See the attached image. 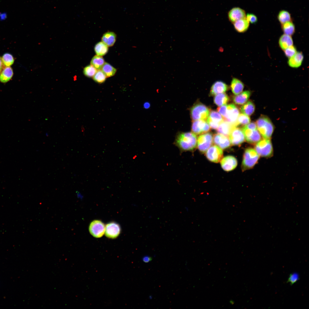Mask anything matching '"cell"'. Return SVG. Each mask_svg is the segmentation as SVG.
Instances as JSON below:
<instances>
[{
	"mask_svg": "<svg viewBox=\"0 0 309 309\" xmlns=\"http://www.w3.org/2000/svg\"><path fill=\"white\" fill-rule=\"evenodd\" d=\"M279 42L280 47L284 50L293 44L291 36L284 34L280 37Z\"/></svg>",
	"mask_w": 309,
	"mask_h": 309,
	"instance_id": "cell-26",
	"label": "cell"
},
{
	"mask_svg": "<svg viewBox=\"0 0 309 309\" xmlns=\"http://www.w3.org/2000/svg\"><path fill=\"white\" fill-rule=\"evenodd\" d=\"M255 149L258 154L262 157H270L273 153V147L270 139L260 140L256 144Z\"/></svg>",
	"mask_w": 309,
	"mask_h": 309,
	"instance_id": "cell-5",
	"label": "cell"
},
{
	"mask_svg": "<svg viewBox=\"0 0 309 309\" xmlns=\"http://www.w3.org/2000/svg\"><path fill=\"white\" fill-rule=\"evenodd\" d=\"M93 79L96 82L102 83L104 82L107 78L101 70H98L93 77Z\"/></svg>",
	"mask_w": 309,
	"mask_h": 309,
	"instance_id": "cell-37",
	"label": "cell"
},
{
	"mask_svg": "<svg viewBox=\"0 0 309 309\" xmlns=\"http://www.w3.org/2000/svg\"><path fill=\"white\" fill-rule=\"evenodd\" d=\"M1 58L4 66L6 67L10 66L14 62V60L13 56L8 53L4 54Z\"/></svg>",
	"mask_w": 309,
	"mask_h": 309,
	"instance_id": "cell-35",
	"label": "cell"
},
{
	"mask_svg": "<svg viewBox=\"0 0 309 309\" xmlns=\"http://www.w3.org/2000/svg\"><path fill=\"white\" fill-rule=\"evenodd\" d=\"M121 232L120 225L113 222H110L105 226V235L108 238L114 239L117 237Z\"/></svg>",
	"mask_w": 309,
	"mask_h": 309,
	"instance_id": "cell-14",
	"label": "cell"
},
{
	"mask_svg": "<svg viewBox=\"0 0 309 309\" xmlns=\"http://www.w3.org/2000/svg\"><path fill=\"white\" fill-rule=\"evenodd\" d=\"M94 49L97 55L101 56L105 55L108 50V46L102 42L97 43L95 45Z\"/></svg>",
	"mask_w": 309,
	"mask_h": 309,
	"instance_id": "cell-31",
	"label": "cell"
},
{
	"mask_svg": "<svg viewBox=\"0 0 309 309\" xmlns=\"http://www.w3.org/2000/svg\"><path fill=\"white\" fill-rule=\"evenodd\" d=\"M239 114L237 107L234 104L226 105V109L225 116L223 117L224 121L233 124L237 127L236 122Z\"/></svg>",
	"mask_w": 309,
	"mask_h": 309,
	"instance_id": "cell-7",
	"label": "cell"
},
{
	"mask_svg": "<svg viewBox=\"0 0 309 309\" xmlns=\"http://www.w3.org/2000/svg\"><path fill=\"white\" fill-rule=\"evenodd\" d=\"M244 134L245 139L250 143H255L261 140V134L258 130H252L243 127L241 128Z\"/></svg>",
	"mask_w": 309,
	"mask_h": 309,
	"instance_id": "cell-12",
	"label": "cell"
},
{
	"mask_svg": "<svg viewBox=\"0 0 309 309\" xmlns=\"http://www.w3.org/2000/svg\"><path fill=\"white\" fill-rule=\"evenodd\" d=\"M104 63L103 58L101 56L98 55L93 57L90 62L91 65L97 70H100Z\"/></svg>",
	"mask_w": 309,
	"mask_h": 309,
	"instance_id": "cell-32",
	"label": "cell"
},
{
	"mask_svg": "<svg viewBox=\"0 0 309 309\" xmlns=\"http://www.w3.org/2000/svg\"><path fill=\"white\" fill-rule=\"evenodd\" d=\"M257 129L265 139H270L274 130V126L270 120L265 116H262L257 120Z\"/></svg>",
	"mask_w": 309,
	"mask_h": 309,
	"instance_id": "cell-2",
	"label": "cell"
},
{
	"mask_svg": "<svg viewBox=\"0 0 309 309\" xmlns=\"http://www.w3.org/2000/svg\"><path fill=\"white\" fill-rule=\"evenodd\" d=\"M251 120L248 116L241 113L239 114L236 122L237 127L241 125L245 126L250 122Z\"/></svg>",
	"mask_w": 309,
	"mask_h": 309,
	"instance_id": "cell-34",
	"label": "cell"
},
{
	"mask_svg": "<svg viewBox=\"0 0 309 309\" xmlns=\"http://www.w3.org/2000/svg\"><path fill=\"white\" fill-rule=\"evenodd\" d=\"M245 127L252 130L257 129L256 123L254 122H250L244 126Z\"/></svg>",
	"mask_w": 309,
	"mask_h": 309,
	"instance_id": "cell-41",
	"label": "cell"
},
{
	"mask_svg": "<svg viewBox=\"0 0 309 309\" xmlns=\"http://www.w3.org/2000/svg\"><path fill=\"white\" fill-rule=\"evenodd\" d=\"M116 35L113 32H107L104 33L102 37V41L108 47L113 46L116 39Z\"/></svg>",
	"mask_w": 309,
	"mask_h": 309,
	"instance_id": "cell-25",
	"label": "cell"
},
{
	"mask_svg": "<svg viewBox=\"0 0 309 309\" xmlns=\"http://www.w3.org/2000/svg\"><path fill=\"white\" fill-rule=\"evenodd\" d=\"M105 226L101 221L94 220L90 223L89 230L90 233L96 238L102 237L105 232Z\"/></svg>",
	"mask_w": 309,
	"mask_h": 309,
	"instance_id": "cell-8",
	"label": "cell"
},
{
	"mask_svg": "<svg viewBox=\"0 0 309 309\" xmlns=\"http://www.w3.org/2000/svg\"><path fill=\"white\" fill-rule=\"evenodd\" d=\"M220 164L223 169L226 171H229L236 167L237 165V161L235 157L229 155L222 159Z\"/></svg>",
	"mask_w": 309,
	"mask_h": 309,
	"instance_id": "cell-16",
	"label": "cell"
},
{
	"mask_svg": "<svg viewBox=\"0 0 309 309\" xmlns=\"http://www.w3.org/2000/svg\"><path fill=\"white\" fill-rule=\"evenodd\" d=\"M277 19L282 24L288 21H292L291 15L289 12L285 10L280 11L277 15Z\"/></svg>",
	"mask_w": 309,
	"mask_h": 309,
	"instance_id": "cell-29",
	"label": "cell"
},
{
	"mask_svg": "<svg viewBox=\"0 0 309 309\" xmlns=\"http://www.w3.org/2000/svg\"><path fill=\"white\" fill-rule=\"evenodd\" d=\"M260 158V155L254 149L249 148H246L244 152L241 167L243 171L250 169L256 164Z\"/></svg>",
	"mask_w": 309,
	"mask_h": 309,
	"instance_id": "cell-3",
	"label": "cell"
},
{
	"mask_svg": "<svg viewBox=\"0 0 309 309\" xmlns=\"http://www.w3.org/2000/svg\"><path fill=\"white\" fill-rule=\"evenodd\" d=\"M206 156L209 161L214 163H218L223 156L222 149L216 145L210 147L206 151Z\"/></svg>",
	"mask_w": 309,
	"mask_h": 309,
	"instance_id": "cell-9",
	"label": "cell"
},
{
	"mask_svg": "<svg viewBox=\"0 0 309 309\" xmlns=\"http://www.w3.org/2000/svg\"><path fill=\"white\" fill-rule=\"evenodd\" d=\"M282 25V29L284 34L291 36L295 32V26L292 21L285 22Z\"/></svg>",
	"mask_w": 309,
	"mask_h": 309,
	"instance_id": "cell-28",
	"label": "cell"
},
{
	"mask_svg": "<svg viewBox=\"0 0 309 309\" xmlns=\"http://www.w3.org/2000/svg\"><path fill=\"white\" fill-rule=\"evenodd\" d=\"M197 139L196 135L192 132H181L176 135L174 144L181 152L192 151L197 146Z\"/></svg>",
	"mask_w": 309,
	"mask_h": 309,
	"instance_id": "cell-1",
	"label": "cell"
},
{
	"mask_svg": "<svg viewBox=\"0 0 309 309\" xmlns=\"http://www.w3.org/2000/svg\"><path fill=\"white\" fill-rule=\"evenodd\" d=\"M213 135L211 132L200 135L197 139V146L199 151L204 153L211 146L213 142Z\"/></svg>",
	"mask_w": 309,
	"mask_h": 309,
	"instance_id": "cell-6",
	"label": "cell"
},
{
	"mask_svg": "<svg viewBox=\"0 0 309 309\" xmlns=\"http://www.w3.org/2000/svg\"><path fill=\"white\" fill-rule=\"evenodd\" d=\"M240 110L242 113L249 116L254 112L255 106L251 101H249L241 106Z\"/></svg>",
	"mask_w": 309,
	"mask_h": 309,
	"instance_id": "cell-30",
	"label": "cell"
},
{
	"mask_svg": "<svg viewBox=\"0 0 309 309\" xmlns=\"http://www.w3.org/2000/svg\"><path fill=\"white\" fill-rule=\"evenodd\" d=\"M7 14L6 12L0 13V20L3 21L5 20L7 18Z\"/></svg>",
	"mask_w": 309,
	"mask_h": 309,
	"instance_id": "cell-43",
	"label": "cell"
},
{
	"mask_svg": "<svg viewBox=\"0 0 309 309\" xmlns=\"http://www.w3.org/2000/svg\"><path fill=\"white\" fill-rule=\"evenodd\" d=\"M235 127L233 124L224 121L219 124L217 131L218 133L228 136L232 130Z\"/></svg>",
	"mask_w": 309,
	"mask_h": 309,
	"instance_id": "cell-19",
	"label": "cell"
},
{
	"mask_svg": "<svg viewBox=\"0 0 309 309\" xmlns=\"http://www.w3.org/2000/svg\"><path fill=\"white\" fill-rule=\"evenodd\" d=\"M244 87L243 83L238 79L233 78L231 81V88L232 92L235 95H237L241 93Z\"/></svg>",
	"mask_w": 309,
	"mask_h": 309,
	"instance_id": "cell-24",
	"label": "cell"
},
{
	"mask_svg": "<svg viewBox=\"0 0 309 309\" xmlns=\"http://www.w3.org/2000/svg\"><path fill=\"white\" fill-rule=\"evenodd\" d=\"M210 127L205 120H202L193 121L191 126V131L196 135L205 133L210 130Z\"/></svg>",
	"mask_w": 309,
	"mask_h": 309,
	"instance_id": "cell-10",
	"label": "cell"
},
{
	"mask_svg": "<svg viewBox=\"0 0 309 309\" xmlns=\"http://www.w3.org/2000/svg\"><path fill=\"white\" fill-rule=\"evenodd\" d=\"M229 101L228 96L224 93L216 95L214 98V103L219 106L226 105Z\"/></svg>",
	"mask_w": 309,
	"mask_h": 309,
	"instance_id": "cell-27",
	"label": "cell"
},
{
	"mask_svg": "<svg viewBox=\"0 0 309 309\" xmlns=\"http://www.w3.org/2000/svg\"><path fill=\"white\" fill-rule=\"evenodd\" d=\"M13 75L12 68L10 66L4 67L0 73V81L5 83L11 80Z\"/></svg>",
	"mask_w": 309,
	"mask_h": 309,
	"instance_id": "cell-23",
	"label": "cell"
},
{
	"mask_svg": "<svg viewBox=\"0 0 309 309\" xmlns=\"http://www.w3.org/2000/svg\"><path fill=\"white\" fill-rule=\"evenodd\" d=\"M4 66L2 60V58L0 57V73L4 67Z\"/></svg>",
	"mask_w": 309,
	"mask_h": 309,
	"instance_id": "cell-44",
	"label": "cell"
},
{
	"mask_svg": "<svg viewBox=\"0 0 309 309\" xmlns=\"http://www.w3.org/2000/svg\"><path fill=\"white\" fill-rule=\"evenodd\" d=\"M190 112L193 121L199 120H205L209 116L210 110L203 104L197 102L191 107Z\"/></svg>",
	"mask_w": 309,
	"mask_h": 309,
	"instance_id": "cell-4",
	"label": "cell"
},
{
	"mask_svg": "<svg viewBox=\"0 0 309 309\" xmlns=\"http://www.w3.org/2000/svg\"><path fill=\"white\" fill-rule=\"evenodd\" d=\"M213 142L222 149L228 148L231 144L228 136L219 133L214 135L213 137Z\"/></svg>",
	"mask_w": 309,
	"mask_h": 309,
	"instance_id": "cell-17",
	"label": "cell"
},
{
	"mask_svg": "<svg viewBox=\"0 0 309 309\" xmlns=\"http://www.w3.org/2000/svg\"><path fill=\"white\" fill-rule=\"evenodd\" d=\"M185 209L187 212H188L189 210L188 208L187 207H185Z\"/></svg>",
	"mask_w": 309,
	"mask_h": 309,
	"instance_id": "cell-45",
	"label": "cell"
},
{
	"mask_svg": "<svg viewBox=\"0 0 309 309\" xmlns=\"http://www.w3.org/2000/svg\"><path fill=\"white\" fill-rule=\"evenodd\" d=\"M251 94V92L249 91H244L240 94L234 96L233 98V101L236 104H243L247 102Z\"/></svg>",
	"mask_w": 309,
	"mask_h": 309,
	"instance_id": "cell-22",
	"label": "cell"
},
{
	"mask_svg": "<svg viewBox=\"0 0 309 309\" xmlns=\"http://www.w3.org/2000/svg\"><path fill=\"white\" fill-rule=\"evenodd\" d=\"M304 56L302 52H296L293 56L289 58L288 64L291 67L298 68L301 65Z\"/></svg>",
	"mask_w": 309,
	"mask_h": 309,
	"instance_id": "cell-20",
	"label": "cell"
},
{
	"mask_svg": "<svg viewBox=\"0 0 309 309\" xmlns=\"http://www.w3.org/2000/svg\"><path fill=\"white\" fill-rule=\"evenodd\" d=\"M97 70L92 65H88L84 69V74L88 78L93 77L97 71Z\"/></svg>",
	"mask_w": 309,
	"mask_h": 309,
	"instance_id": "cell-36",
	"label": "cell"
},
{
	"mask_svg": "<svg viewBox=\"0 0 309 309\" xmlns=\"http://www.w3.org/2000/svg\"><path fill=\"white\" fill-rule=\"evenodd\" d=\"M231 144L233 145H239L245 140L243 132L241 128L237 127L233 128L229 135Z\"/></svg>",
	"mask_w": 309,
	"mask_h": 309,
	"instance_id": "cell-11",
	"label": "cell"
},
{
	"mask_svg": "<svg viewBox=\"0 0 309 309\" xmlns=\"http://www.w3.org/2000/svg\"><path fill=\"white\" fill-rule=\"evenodd\" d=\"M246 19L249 23L252 24H255L258 21L257 16L254 14L252 13H248L246 14Z\"/></svg>",
	"mask_w": 309,
	"mask_h": 309,
	"instance_id": "cell-39",
	"label": "cell"
},
{
	"mask_svg": "<svg viewBox=\"0 0 309 309\" xmlns=\"http://www.w3.org/2000/svg\"><path fill=\"white\" fill-rule=\"evenodd\" d=\"M284 50L285 55L289 58L292 57L297 52L296 48L293 45L288 47Z\"/></svg>",
	"mask_w": 309,
	"mask_h": 309,
	"instance_id": "cell-38",
	"label": "cell"
},
{
	"mask_svg": "<svg viewBox=\"0 0 309 309\" xmlns=\"http://www.w3.org/2000/svg\"><path fill=\"white\" fill-rule=\"evenodd\" d=\"M246 14L244 9L238 7H235L229 10L227 17L229 21L233 23L239 20L246 18Z\"/></svg>",
	"mask_w": 309,
	"mask_h": 309,
	"instance_id": "cell-15",
	"label": "cell"
},
{
	"mask_svg": "<svg viewBox=\"0 0 309 309\" xmlns=\"http://www.w3.org/2000/svg\"><path fill=\"white\" fill-rule=\"evenodd\" d=\"M299 279V274L297 273H294L290 275L287 282L292 285L297 282Z\"/></svg>",
	"mask_w": 309,
	"mask_h": 309,
	"instance_id": "cell-40",
	"label": "cell"
},
{
	"mask_svg": "<svg viewBox=\"0 0 309 309\" xmlns=\"http://www.w3.org/2000/svg\"><path fill=\"white\" fill-rule=\"evenodd\" d=\"M101 69L107 77L113 76L116 72V68L107 62L104 63Z\"/></svg>",
	"mask_w": 309,
	"mask_h": 309,
	"instance_id": "cell-33",
	"label": "cell"
},
{
	"mask_svg": "<svg viewBox=\"0 0 309 309\" xmlns=\"http://www.w3.org/2000/svg\"><path fill=\"white\" fill-rule=\"evenodd\" d=\"M207 122L210 127L213 129H217L219 124L223 120V118L221 114L213 110L210 112Z\"/></svg>",
	"mask_w": 309,
	"mask_h": 309,
	"instance_id": "cell-13",
	"label": "cell"
},
{
	"mask_svg": "<svg viewBox=\"0 0 309 309\" xmlns=\"http://www.w3.org/2000/svg\"><path fill=\"white\" fill-rule=\"evenodd\" d=\"M152 258L147 255H146L143 256L142 258V260L143 262L145 263H148L150 262L152 260Z\"/></svg>",
	"mask_w": 309,
	"mask_h": 309,
	"instance_id": "cell-42",
	"label": "cell"
},
{
	"mask_svg": "<svg viewBox=\"0 0 309 309\" xmlns=\"http://www.w3.org/2000/svg\"><path fill=\"white\" fill-rule=\"evenodd\" d=\"M233 23L235 29L239 33H243L246 31L249 25V22L246 18L239 20Z\"/></svg>",
	"mask_w": 309,
	"mask_h": 309,
	"instance_id": "cell-21",
	"label": "cell"
},
{
	"mask_svg": "<svg viewBox=\"0 0 309 309\" xmlns=\"http://www.w3.org/2000/svg\"><path fill=\"white\" fill-rule=\"evenodd\" d=\"M228 89V86L225 83L221 81H217L211 86L210 95L213 96L219 93H224Z\"/></svg>",
	"mask_w": 309,
	"mask_h": 309,
	"instance_id": "cell-18",
	"label": "cell"
}]
</instances>
